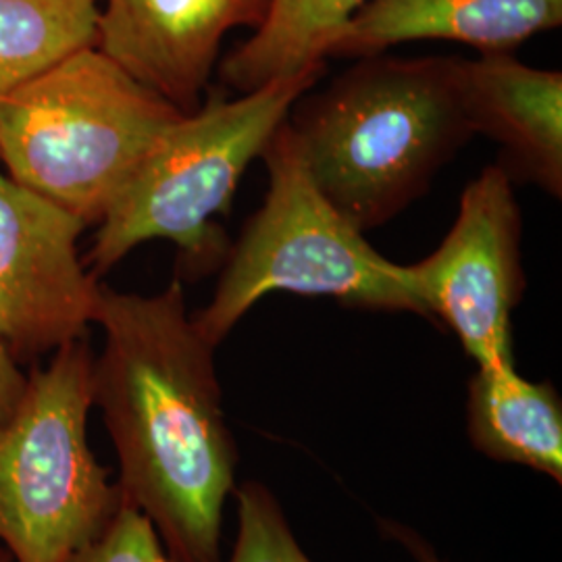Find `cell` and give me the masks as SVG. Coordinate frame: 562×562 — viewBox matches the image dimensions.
Masks as SVG:
<instances>
[{
	"label": "cell",
	"mask_w": 562,
	"mask_h": 562,
	"mask_svg": "<svg viewBox=\"0 0 562 562\" xmlns=\"http://www.w3.org/2000/svg\"><path fill=\"white\" fill-rule=\"evenodd\" d=\"M92 404L120 461L123 504L142 513L173 562H223L225 503L238 448L223 413L215 346L188 313L181 280L157 294L101 283Z\"/></svg>",
	"instance_id": "obj_1"
},
{
	"label": "cell",
	"mask_w": 562,
	"mask_h": 562,
	"mask_svg": "<svg viewBox=\"0 0 562 562\" xmlns=\"http://www.w3.org/2000/svg\"><path fill=\"white\" fill-rule=\"evenodd\" d=\"M457 57H361L294 102L288 127L315 186L357 229L392 222L429 190L473 127Z\"/></svg>",
	"instance_id": "obj_2"
},
{
	"label": "cell",
	"mask_w": 562,
	"mask_h": 562,
	"mask_svg": "<svg viewBox=\"0 0 562 562\" xmlns=\"http://www.w3.org/2000/svg\"><path fill=\"white\" fill-rule=\"evenodd\" d=\"M181 115L90 46L0 97V162L23 188L99 225Z\"/></svg>",
	"instance_id": "obj_3"
},
{
	"label": "cell",
	"mask_w": 562,
	"mask_h": 562,
	"mask_svg": "<svg viewBox=\"0 0 562 562\" xmlns=\"http://www.w3.org/2000/svg\"><path fill=\"white\" fill-rule=\"evenodd\" d=\"M319 78L271 81L234 101L213 92L169 125L99 223L90 273L99 280L150 240L173 241L192 278L225 261L229 241L213 217L229 213L246 167Z\"/></svg>",
	"instance_id": "obj_4"
},
{
	"label": "cell",
	"mask_w": 562,
	"mask_h": 562,
	"mask_svg": "<svg viewBox=\"0 0 562 562\" xmlns=\"http://www.w3.org/2000/svg\"><path fill=\"white\" fill-rule=\"evenodd\" d=\"M261 159L269 173L265 202L229 246L213 299L192 315L204 340L217 348L273 292L427 317L408 267L382 257L323 196L285 121Z\"/></svg>",
	"instance_id": "obj_5"
},
{
	"label": "cell",
	"mask_w": 562,
	"mask_h": 562,
	"mask_svg": "<svg viewBox=\"0 0 562 562\" xmlns=\"http://www.w3.org/2000/svg\"><path fill=\"white\" fill-rule=\"evenodd\" d=\"M88 336L50 355L0 425V543L13 562H69L120 513L117 482L88 442Z\"/></svg>",
	"instance_id": "obj_6"
},
{
	"label": "cell",
	"mask_w": 562,
	"mask_h": 562,
	"mask_svg": "<svg viewBox=\"0 0 562 562\" xmlns=\"http://www.w3.org/2000/svg\"><path fill=\"white\" fill-rule=\"evenodd\" d=\"M521 236L513 180L492 165L464 188L442 244L406 265L427 319L448 325L477 367L515 361L513 313L525 292Z\"/></svg>",
	"instance_id": "obj_7"
},
{
	"label": "cell",
	"mask_w": 562,
	"mask_h": 562,
	"mask_svg": "<svg viewBox=\"0 0 562 562\" xmlns=\"http://www.w3.org/2000/svg\"><path fill=\"white\" fill-rule=\"evenodd\" d=\"M88 225L0 173V346L32 364L88 336L101 296L78 255Z\"/></svg>",
	"instance_id": "obj_8"
},
{
	"label": "cell",
	"mask_w": 562,
	"mask_h": 562,
	"mask_svg": "<svg viewBox=\"0 0 562 562\" xmlns=\"http://www.w3.org/2000/svg\"><path fill=\"white\" fill-rule=\"evenodd\" d=\"M271 0H99L97 48L181 113L201 106L222 42L259 30Z\"/></svg>",
	"instance_id": "obj_9"
},
{
	"label": "cell",
	"mask_w": 562,
	"mask_h": 562,
	"mask_svg": "<svg viewBox=\"0 0 562 562\" xmlns=\"http://www.w3.org/2000/svg\"><path fill=\"white\" fill-rule=\"evenodd\" d=\"M462 101L473 134L501 146L504 173L562 196V74L510 53L461 60Z\"/></svg>",
	"instance_id": "obj_10"
},
{
	"label": "cell",
	"mask_w": 562,
	"mask_h": 562,
	"mask_svg": "<svg viewBox=\"0 0 562 562\" xmlns=\"http://www.w3.org/2000/svg\"><path fill=\"white\" fill-rule=\"evenodd\" d=\"M562 23V0H369L331 42L329 57H373L415 41L510 53Z\"/></svg>",
	"instance_id": "obj_11"
},
{
	"label": "cell",
	"mask_w": 562,
	"mask_h": 562,
	"mask_svg": "<svg viewBox=\"0 0 562 562\" xmlns=\"http://www.w3.org/2000/svg\"><path fill=\"white\" fill-rule=\"evenodd\" d=\"M469 440L494 461L562 482V402L550 382H529L515 361L480 364L469 382Z\"/></svg>",
	"instance_id": "obj_12"
},
{
	"label": "cell",
	"mask_w": 562,
	"mask_h": 562,
	"mask_svg": "<svg viewBox=\"0 0 562 562\" xmlns=\"http://www.w3.org/2000/svg\"><path fill=\"white\" fill-rule=\"evenodd\" d=\"M369 0H271L261 27L220 65L240 94L271 81L323 76L331 42Z\"/></svg>",
	"instance_id": "obj_13"
},
{
	"label": "cell",
	"mask_w": 562,
	"mask_h": 562,
	"mask_svg": "<svg viewBox=\"0 0 562 562\" xmlns=\"http://www.w3.org/2000/svg\"><path fill=\"white\" fill-rule=\"evenodd\" d=\"M99 0H0V97L97 44Z\"/></svg>",
	"instance_id": "obj_14"
},
{
	"label": "cell",
	"mask_w": 562,
	"mask_h": 562,
	"mask_svg": "<svg viewBox=\"0 0 562 562\" xmlns=\"http://www.w3.org/2000/svg\"><path fill=\"white\" fill-rule=\"evenodd\" d=\"M236 492L238 536L227 562H313L296 542L278 498L259 482Z\"/></svg>",
	"instance_id": "obj_15"
},
{
	"label": "cell",
	"mask_w": 562,
	"mask_h": 562,
	"mask_svg": "<svg viewBox=\"0 0 562 562\" xmlns=\"http://www.w3.org/2000/svg\"><path fill=\"white\" fill-rule=\"evenodd\" d=\"M69 562H173L159 533L136 508L121 504L120 513L90 546Z\"/></svg>",
	"instance_id": "obj_16"
},
{
	"label": "cell",
	"mask_w": 562,
	"mask_h": 562,
	"mask_svg": "<svg viewBox=\"0 0 562 562\" xmlns=\"http://www.w3.org/2000/svg\"><path fill=\"white\" fill-rule=\"evenodd\" d=\"M25 385L27 375L21 371L20 362L9 355L4 346H0V425L13 417Z\"/></svg>",
	"instance_id": "obj_17"
},
{
	"label": "cell",
	"mask_w": 562,
	"mask_h": 562,
	"mask_svg": "<svg viewBox=\"0 0 562 562\" xmlns=\"http://www.w3.org/2000/svg\"><path fill=\"white\" fill-rule=\"evenodd\" d=\"M383 531L401 543L402 548H406L411 552V557L417 562H446L438 557V552L423 540L419 533H415L413 529L404 527L401 522L383 521Z\"/></svg>",
	"instance_id": "obj_18"
},
{
	"label": "cell",
	"mask_w": 562,
	"mask_h": 562,
	"mask_svg": "<svg viewBox=\"0 0 562 562\" xmlns=\"http://www.w3.org/2000/svg\"><path fill=\"white\" fill-rule=\"evenodd\" d=\"M0 562H13V559H11V554H9V550L0 548Z\"/></svg>",
	"instance_id": "obj_19"
}]
</instances>
